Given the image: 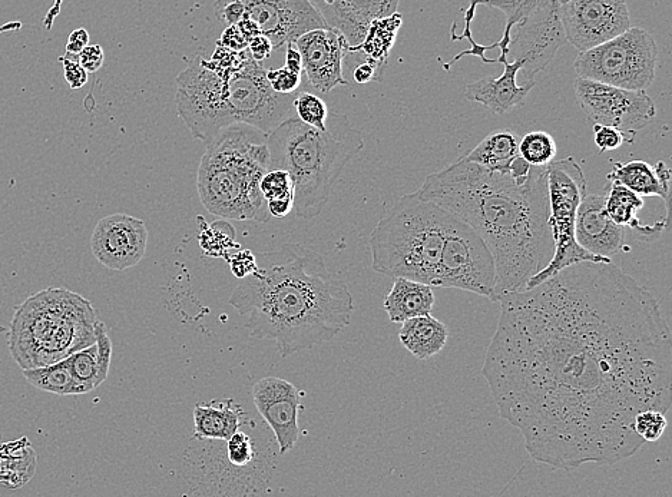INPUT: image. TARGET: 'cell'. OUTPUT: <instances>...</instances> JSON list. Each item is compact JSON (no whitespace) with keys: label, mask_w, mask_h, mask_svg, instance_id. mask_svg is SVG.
Returning <instances> with one entry per match:
<instances>
[{"label":"cell","mask_w":672,"mask_h":497,"mask_svg":"<svg viewBox=\"0 0 672 497\" xmlns=\"http://www.w3.org/2000/svg\"><path fill=\"white\" fill-rule=\"evenodd\" d=\"M402 324L399 333L400 343L417 360H427L436 356L448 343V327L430 314L409 318Z\"/></svg>","instance_id":"26"},{"label":"cell","mask_w":672,"mask_h":497,"mask_svg":"<svg viewBox=\"0 0 672 497\" xmlns=\"http://www.w3.org/2000/svg\"><path fill=\"white\" fill-rule=\"evenodd\" d=\"M215 15L218 21L225 23L227 26L237 25L243 19L244 0H217L215 2Z\"/></svg>","instance_id":"40"},{"label":"cell","mask_w":672,"mask_h":497,"mask_svg":"<svg viewBox=\"0 0 672 497\" xmlns=\"http://www.w3.org/2000/svg\"><path fill=\"white\" fill-rule=\"evenodd\" d=\"M256 270L230 297L254 339L276 341L281 357L313 349L349 326L353 296L316 251L300 244L256 254Z\"/></svg>","instance_id":"3"},{"label":"cell","mask_w":672,"mask_h":497,"mask_svg":"<svg viewBox=\"0 0 672 497\" xmlns=\"http://www.w3.org/2000/svg\"><path fill=\"white\" fill-rule=\"evenodd\" d=\"M657 59V42L650 32L630 28L611 41L579 52L574 69L579 78L645 91L654 82Z\"/></svg>","instance_id":"10"},{"label":"cell","mask_w":672,"mask_h":497,"mask_svg":"<svg viewBox=\"0 0 672 497\" xmlns=\"http://www.w3.org/2000/svg\"><path fill=\"white\" fill-rule=\"evenodd\" d=\"M549 195V225L554 237V255L551 261L534 277L529 278L523 290L544 283L549 277L569 265L592 261L611 263V258L597 257L576 243L575 220L579 204L587 195V180L575 158L554 159L546 165Z\"/></svg>","instance_id":"9"},{"label":"cell","mask_w":672,"mask_h":497,"mask_svg":"<svg viewBox=\"0 0 672 497\" xmlns=\"http://www.w3.org/2000/svg\"><path fill=\"white\" fill-rule=\"evenodd\" d=\"M519 142L521 138L511 129H499L483 138L462 159L475 162L488 170L509 171L513 159L519 155Z\"/></svg>","instance_id":"28"},{"label":"cell","mask_w":672,"mask_h":497,"mask_svg":"<svg viewBox=\"0 0 672 497\" xmlns=\"http://www.w3.org/2000/svg\"><path fill=\"white\" fill-rule=\"evenodd\" d=\"M286 48V68L296 74H303V62L296 43H287Z\"/></svg>","instance_id":"47"},{"label":"cell","mask_w":672,"mask_h":497,"mask_svg":"<svg viewBox=\"0 0 672 497\" xmlns=\"http://www.w3.org/2000/svg\"><path fill=\"white\" fill-rule=\"evenodd\" d=\"M267 210L271 218H286L294 211V200L268 201Z\"/></svg>","instance_id":"46"},{"label":"cell","mask_w":672,"mask_h":497,"mask_svg":"<svg viewBox=\"0 0 672 497\" xmlns=\"http://www.w3.org/2000/svg\"><path fill=\"white\" fill-rule=\"evenodd\" d=\"M383 72H380L373 64L367 61H360V64L356 65L353 71L354 81L359 85H366L369 82L380 81L382 79Z\"/></svg>","instance_id":"44"},{"label":"cell","mask_w":672,"mask_h":497,"mask_svg":"<svg viewBox=\"0 0 672 497\" xmlns=\"http://www.w3.org/2000/svg\"><path fill=\"white\" fill-rule=\"evenodd\" d=\"M383 306L392 323L402 324L409 318L427 316L432 313L433 306H435V293L429 284L397 277L392 290L384 298Z\"/></svg>","instance_id":"24"},{"label":"cell","mask_w":672,"mask_h":497,"mask_svg":"<svg viewBox=\"0 0 672 497\" xmlns=\"http://www.w3.org/2000/svg\"><path fill=\"white\" fill-rule=\"evenodd\" d=\"M644 197L635 194L624 185L612 182L611 188L607 194V202L605 208L611 220L621 227L631 228L632 231H637L645 240H650L652 235L661 234L667 228L668 217L662 218L654 225L641 224L638 218V212L644 208Z\"/></svg>","instance_id":"27"},{"label":"cell","mask_w":672,"mask_h":497,"mask_svg":"<svg viewBox=\"0 0 672 497\" xmlns=\"http://www.w3.org/2000/svg\"><path fill=\"white\" fill-rule=\"evenodd\" d=\"M221 463L214 465L215 470L225 473L223 483L235 486L233 475H254L257 465L256 440L250 434L237 430L228 440H221ZM221 473V475H223Z\"/></svg>","instance_id":"30"},{"label":"cell","mask_w":672,"mask_h":497,"mask_svg":"<svg viewBox=\"0 0 672 497\" xmlns=\"http://www.w3.org/2000/svg\"><path fill=\"white\" fill-rule=\"evenodd\" d=\"M268 134L247 124L220 129L205 142L197 188L205 210L225 220L268 223L261 178L271 170Z\"/></svg>","instance_id":"6"},{"label":"cell","mask_w":672,"mask_h":497,"mask_svg":"<svg viewBox=\"0 0 672 497\" xmlns=\"http://www.w3.org/2000/svg\"><path fill=\"white\" fill-rule=\"evenodd\" d=\"M257 412L276 437L278 452L286 455L299 442L301 393L293 383L278 377H266L253 387Z\"/></svg>","instance_id":"18"},{"label":"cell","mask_w":672,"mask_h":497,"mask_svg":"<svg viewBox=\"0 0 672 497\" xmlns=\"http://www.w3.org/2000/svg\"><path fill=\"white\" fill-rule=\"evenodd\" d=\"M329 28L344 36L353 55L362 45L370 23L397 12L400 0H310Z\"/></svg>","instance_id":"19"},{"label":"cell","mask_w":672,"mask_h":497,"mask_svg":"<svg viewBox=\"0 0 672 497\" xmlns=\"http://www.w3.org/2000/svg\"><path fill=\"white\" fill-rule=\"evenodd\" d=\"M268 84L277 94L293 95L299 92L301 88V74L290 71V69H268L266 72Z\"/></svg>","instance_id":"37"},{"label":"cell","mask_w":672,"mask_h":497,"mask_svg":"<svg viewBox=\"0 0 672 497\" xmlns=\"http://www.w3.org/2000/svg\"><path fill=\"white\" fill-rule=\"evenodd\" d=\"M244 8L243 18L254 23L258 35L270 39L273 49L327 26L310 0H244Z\"/></svg>","instance_id":"15"},{"label":"cell","mask_w":672,"mask_h":497,"mask_svg":"<svg viewBox=\"0 0 672 497\" xmlns=\"http://www.w3.org/2000/svg\"><path fill=\"white\" fill-rule=\"evenodd\" d=\"M112 359V341L102 321L96 323V341L65 357L82 394L92 392L108 379Z\"/></svg>","instance_id":"23"},{"label":"cell","mask_w":672,"mask_h":497,"mask_svg":"<svg viewBox=\"0 0 672 497\" xmlns=\"http://www.w3.org/2000/svg\"><path fill=\"white\" fill-rule=\"evenodd\" d=\"M293 109L304 124L320 129V131L326 129L329 108L317 92L304 91V89L301 91L300 88L294 98Z\"/></svg>","instance_id":"34"},{"label":"cell","mask_w":672,"mask_h":497,"mask_svg":"<svg viewBox=\"0 0 672 497\" xmlns=\"http://www.w3.org/2000/svg\"><path fill=\"white\" fill-rule=\"evenodd\" d=\"M519 154L532 167H546L556 158L558 145L548 132H529L519 142Z\"/></svg>","instance_id":"33"},{"label":"cell","mask_w":672,"mask_h":497,"mask_svg":"<svg viewBox=\"0 0 672 497\" xmlns=\"http://www.w3.org/2000/svg\"><path fill=\"white\" fill-rule=\"evenodd\" d=\"M417 192L465 221L488 245L496 267L493 303L523 290L554 255L546 167H532L519 184L511 172L460 158L430 174Z\"/></svg>","instance_id":"2"},{"label":"cell","mask_w":672,"mask_h":497,"mask_svg":"<svg viewBox=\"0 0 672 497\" xmlns=\"http://www.w3.org/2000/svg\"><path fill=\"white\" fill-rule=\"evenodd\" d=\"M453 214L419 192L403 195L370 237L372 267L435 288L443 245Z\"/></svg>","instance_id":"8"},{"label":"cell","mask_w":672,"mask_h":497,"mask_svg":"<svg viewBox=\"0 0 672 497\" xmlns=\"http://www.w3.org/2000/svg\"><path fill=\"white\" fill-rule=\"evenodd\" d=\"M89 45V33L84 28L75 29L69 35L68 43H66V52L75 53L78 55L82 49Z\"/></svg>","instance_id":"45"},{"label":"cell","mask_w":672,"mask_h":497,"mask_svg":"<svg viewBox=\"0 0 672 497\" xmlns=\"http://www.w3.org/2000/svg\"><path fill=\"white\" fill-rule=\"evenodd\" d=\"M256 267V254L251 253V251H240L231 258V271H233L235 277L241 278V280L253 273Z\"/></svg>","instance_id":"42"},{"label":"cell","mask_w":672,"mask_h":497,"mask_svg":"<svg viewBox=\"0 0 672 497\" xmlns=\"http://www.w3.org/2000/svg\"><path fill=\"white\" fill-rule=\"evenodd\" d=\"M243 416V409L234 400L197 404L194 409V437L228 440L243 426Z\"/></svg>","instance_id":"25"},{"label":"cell","mask_w":672,"mask_h":497,"mask_svg":"<svg viewBox=\"0 0 672 497\" xmlns=\"http://www.w3.org/2000/svg\"><path fill=\"white\" fill-rule=\"evenodd\" d=\"M574 89L589 124L617 128L627 135L630 144L657 115V106L645 91L617 88L579 76Z\"/></svg>","instance_id":"12"},{"label":"cell","mask_w":672,"mask_h":497,"mask_svg":"<svg viewBox=\"0 0 672 497\" xmlns=\"http://www.w3.org/2000/svg\"><path fill=\"white\" fill-rule=\"evenodd\" d=\"M247 51L254 61L260 62L261 64V62L266 61L268 56L271 55V51H274V49L270 39L266 38L264 35H257L248 42Z\"/></svg>","instance_id":"43"},{"label":"cell","mask_w":672,"mask_h":497,"mask_svg":"<svg viewBox=\"0 0 672 497\" xmlns=\"http://www.w3.org/2000/svg\"><path fill=\"white\" fill-rule=\"evenodd\" d=\"M79 64L88 74H95L104 66L105 53L102 46L88 45L78 53Z\"/></svg>","instance_id":"41"},{"label":"cell","mask_w":672,"mask_h":497,"mask_svg":"<svg viewBox=\"0 0 672 497\" xmlns=\"http://www.w3.org/2000/svg\"><path fill=\"white\" fill-rule=\"evenodd\" d=\"M552 0H470L472 5H485L489 8L498 9L506 16L505 31L501 41L496 43V46L501 48V52L508 55V43L511 41V35L516 23L522 22L523 19L531 16L532 13L545 8Z\"/></svg>","instance_id":"32"},{"label":"cell","mask_w":672,"mask_h":497,"mask_svg":"<svg viewBox=\"0 0 672 497\" xmlns=\"http://www.w3.org/2000/svg\"><path fill=\"white\" fill-rule=\"evenodd\" d=\"M607 195H585L576 211L575 238L588 253L611 258L625 248L624 227L609 217Z\"/></svg>","instance_id":"20"},{"label":"cell","mask_w":672,"mask_h":497,"mask_svg":"<svg viewBox=\"0 0 672 497\" xmlns=\"http://www.w3.org/2000/svg\"><path fill=\"white\" fill-rule=\"evenodd\" d=\"M508 43V58L522 62L521 82L535 81V75L551 64L556 52L566 43L559 18L558 0L516 23Z\"/></svg>","instance_id":"14"},{"label":"cell","mask_w":672,"mask_h":497,"mask_svg":"<svg viewBox=\"0 0 672 497\" xmlns=\"http://www.w3.org/2000/svg\"><path fill=\"white\" fill-rule=\"evenodd\" d=\"M294 43L301 55L303 74L317 94H329L336 86L349 85L343 74L349 45L342 33L326 26L303 33Z\"/></svg>","instance_id":"17"},{"label":"cell","mask_w":672,"mask_h":497,"mask_svg":"<svg viewBox=\"0 0 672 497\" xmlns=\"http://www.w3.org/2000/svg\"><path fill=\"white\" fill-rule=\"evenodd\" d=\"M271 170L290 172L294 211L303 220L319 217L346 165L364 147L362 131L340 112H329L324 131L288 117L267 138Z\"/></svg>","instance_id":"5"},{"label":"cell","mask_w":672,"mask_h":497,"mask_svg":"<svg viewBox=\"0 0 672 497\" xmlns=\"http://www.w3.org/2000/svg\"><path fill=\"white\" fill-rule=\"evenodd\" d=\"M592 129H594L595 145H597L599 151H614V149H618L621 145H624L625 142L630 144L627 135L617 128L605 127V125H592Z\"/></svg>","instance_id":"38"},{"label":"cell","mask_w":672,"mask_h":497,"mask_svg":"<svg viewBox=\"0 0 672 497\" xmlns=\"http://www.w3.org/2000/svg\"><path fill=\"white\" fill-rule=\"evenodd\" d=\"M266 69L250 53L241 64L223 66L195 58L178 75V115L195 139L207 142L220 129L247 124L270 134L290 117L296 94L283 95L268 84Z\"/></svg>","instance_id":"4"},{"label":"cell","mask_w":672,"mask_h":497,"mask_svg":"<svg viewBox=\"0 0 672 497\" xmlns=\"http://www.w3.org/2000/svg\"><path fill=\"white\" fill-rule=\"evenodd\" d=\"M608 180L624 185L625 188L641 195V197H658L670 208L671 171L665 162H657L652 167L650 162L634 159V161L617 162L608 174Z\"/></svg>","instance_id":"22"},{"label":"cell","mask_w":672,"mask_h":497,"mask_svg":"<svg viewBox=\"0 0 672 497\" xmlns=\"http://www.w3.org/2000/svg\"><path fill=\"white\" fill-rule=\"evenodd\" d=\"M498 303L482 374L532 459L569 470L634 456L637 414L672 404V333L650 291L612 261H582Z\"/></svg>","instance_id":"1"},{"label":"cell","mask_w":672,"mask_h":497,"mask_svg":"<svg viewBox=\"0 0 672 497\" xmlns=\"http://www.w3.org/2000/svg\"><path fill=\"white\" fill-rule=\"evenodd\" d=\"M495 260L488 245L469 224L453 215L435 287L459 288L489 298L495 291Z\"/></svg>","instance_id":"11"},{"label":"cell","mask_w":672,"mask_h":497,"mask_svg":"<svg viewBox=\"0 0 672 497\" xmlns=\"http://www.w3.org/2000/svg\"><path fill=\"white\" fill-rule=\"evenodd\" d=\"M260 191L264 200H294V184L290 172L273 168L261 178Z\"/></svg>","instance_id":"35"},{"label":"cell","mask_w":672,"mask_h":497,"mask_svg":"<svg viewBox=\"0 0 672 497\" xmlns=\"http://www.w3.org/2000/svg\"><path fill=\"white\" fill-rule=\"evenodd\" d=\"M95 308L66 288H46L16 308L9 350L22 370L48 366L96 341Z\"/></svg>","instance_id":"7"},{"label":"cell","mask_w":672,"mask_h":497,"mask_svg":"<svg viewBox=\"0 0 672 497\" xmlns=\"http://www.w3.org/2000/svg\"><path fill=\"white\" fill-rule=\"evenodd\" d=\"M486 64H502L503 74L499 78L480 79L466 86V99L485 106L493 114H506L525 104L526 96L535 86V81L518 82L522 62L508 61V55L501 52L496 59H486Z\"/></svg>","instance_id":"21"},{"label":"cell","mask_w":672,"mask_h":497,"mask_svg":"<svg viewBox=\"0 0 672 497\" xmlns=\"http://www.w3.org/2000/svg\"><path fill=\"white\" fill-rule=\"evenodd\" d=\"M667 414L660 410H644L634 419V430L638 436L647 442H657L667 429Z\"/></svg>","instance_id":"36"},{"label":"cell","mask_w":672,"mask_h":497,"mask_svg":"<svg viewBox=\"0 0 672 497\" xmlns=\"http://www.w3.org/2000/svg\"><path fill=\"white\" fill-rule=\"evenodd\" d=\"M566 42L579 52L611 41L631 28L625 0H558Z\"/></svg>","instance_id":"13"},{"label":"cell","mask_w":672,"mask_h":497,"mask_svg":"<svg viewBox=\"0 0 672 497\" xmlns=\"http://www.w3.org/2000/svg\"><path fill=\"white\" fill-rule=\"evenodd\" d=\"M402 23V15L397 12L384 16V18L376 19V21L370 23L362 45L359 46V49L353 55H362V61L370 62L380 72H384V68L387 66V59H389V53L392 51L393 45H395L397 33H399Z\"/></svg>","instance_id":"29"},{"label":"cell","mask_w":672,"mask_h":497,"mask_svg":"<svg viewBox=\"0 0 672 497\" xmlns=\"http://www.w3.org/2000/svg\"><path fill=\"white\" fill-rule=\"evenodd\" d=\"M64 66L65 79L72 89L84 88L88 82V72L79 64L78 55L75 53L66 52L64 56L59 58Z\"/></svg>","instance_id":"39"},{"label":"cell","mask_w":672,"mask_h":497,"mask_svg":"<svg viewBox=\"0 0 672 497\" xmlns=\"http://www.w3.org/2000/svg\"><path fill=\"white\" fill-rule=\"evenodd\" d=\"M22 371L25 379L42 392L58 394V396H78V394H82L65 359L56 361L54 364H48V366Z\"/></svg>","instance_id":"31"},{"label":"cell","mask_w":672,"mask_h":497,"mask_svg":"<svg viewBox=\"0 0 672 497\" xmlns=\"http://www.w3.org/2000/svg\"><path fill=\"white\" fill-rule=\"evenodd\" d=\"M148 245L144 221L128 214H112L96 224L91 237L92 254L109 270L124 271L141 263Z\"/></svg>","instance_id":"16"}]
</instances>
